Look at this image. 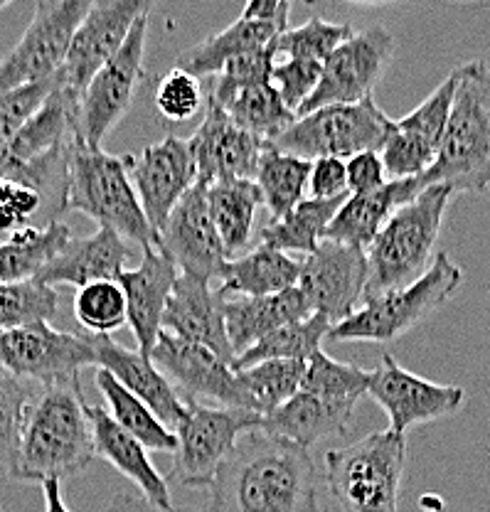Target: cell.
Instances as JSON below:
<instances>
[{"label":"cell","instance_id":"obj_1","mask_svg":"<svg viewBox=\"0 0 490 512\" xmlns=\"http://www.w3.org/2000/svg\"><path fill=\"white\" fill-rule=\"evenodd\" d=\"M207 490L210 512H321L311 451L262 429L237 441Z\"/></svg>","mask_w":490,"mask_h":512},{"label":"cell","instance_id":"obj_2","mask_svg":"<svg viewBox=\"0 0 490 512\" xmlns=\"http://www.w3.org/2000/svg\"><path fill=\"white\" fill-rule=\"evenodd\" d=\"M92 426L79 377L40 387L25 412L13 480L45 483L79 476L94 461Z\"/></svg>","mask_w":490,"mask_h":512},{"label":"cell","instance_id":"obj_3","mask_svg":"<svg viewBox=\"0 0 490 512\" xmlns=\"http://www.w3.org/2000/svg\"><path fill=\"white\" fill-rule=\"evenodd\" d=\"M454 101L434 165L419 175V188L446 185L483 195L490 190V69L483 60L461 64L454 72Z\"/></svg>","mask_w":490,"mask_h":512},{"label":"cell","instance_id":"obj_4","mask_svg":"<svg viewBox=\"0 0 490 512\" xmlns=\"http://www.w3.org/2000/svg\"><path fill=\"white\" fill-rule=\"evenodd\" d=\"M454 190L431 185L399 207L387 220L367 252V298L397 291L419 281L434 261L436 242Z\"/></svg>","mask_w":490,"mask_h":512},{"label":"cell","instance_id":"obj_5","mask_svg":"<svg viewBox=\"0 0 490 512\" xmlns=\"http://www.w3.org/2000/svg\"><path fill=\"white\" fill-rule=\"evenodd\" d=\"M67 210L92 217L124 242L156 247L158 234L148 224L133 190L124 156L74 141L67 158Z\"/></svg>","mask_w":490,"mask_h":512},{"label":"cell","instance_id":"obj_6","mask_svg":"<svg viewBox=\"0 0 490 512\" xmlns=\"http://www.w3.org/2000/svg\"><path fill=\"white\" fill-rule=\"evenodd\" d=\"M407 439L375 431L326 453L328 493L343 512H399Z\"/></svg>","mask_w":490,"mask_h":512},{"label":"cell","instance_id":"obj_7","mask_svg":"<svg viewBox=\"0 0 490 512\" xmlns=\"http://www.w3.org/2000/svg\"><path fill=\"white\" fill-rule=\"evenodd\" d=\"M463 281L461 266L446 252H439L429 271L414 284L367 298L353 316L340 320L328 333L338 343H392L407 335L426 316L439 311Z\"/></svg>","mask_w":490,"mask_h":512},{"label":"cell","instance_id":"obj_8","mask_svg":"<svg viewBox=\"0 0 490 512\" xmlns=\"http://www.w3.org/2000/svg\"><path fill=\"white\" fill-rule=\"evenodd\" d=\"M392 126L394 121L370 96L358 104H330L298 116L269 146L306 160H345L362 151L380 153Z\"/></svg>","mask_w":490,"mask_h":512},{"label":"cell","instance_id":"obj_9","mask_svg":"<svg viewBox=\"0 0 490 512\" xmlns=\"http://www.w3.org/2000/svg\"><path fill=\"white\" fill-rule=\"evenodd\" d=\"M264 416L232 407H207L185 402L175 426L178 448L173 453V478L183 488H210L222 463L247 431L262 429Z\"/></svg>","mask_w":490,"mask_h":512},{"label":"cell","instance_id":"obj_10","mask_svg":"<svg viewBox=\"0 0 490 512\" xmlns=\"http://www.w3.org/2000/svg\"><path fill=\"white\" fill-rule=\"evenodd\" d=\"M94 0H37L33 20L0 60V96L52 79L67 60L72 37Z\"/></svg>","mask_w":490,"mask_h":512},{"label":"cell","instance_id":"obj_11","mask_svg":"<svg viewBox=\"0 0 490 512\" xmlns=\"http://www.w3.org/2000/svg\"><path fill=\"white\" fill-rule=\"evenodd\" d=\"M151 13L141 15L133 25L124 47L99 69L79 96L77 141L89 148H101V141L114 131L131 109L138 87L146 77V37Z\"/></svg>","mask_w":490,"mask_h":512},{"label":"cell","instance_id":"obj_12","mask_svg":"<svg viewBox=\"0 0 490 512\" xmlns=\"http://www.w3.org/2000/svg\"><path fill=\"white\" fill-rule=\"evenodd\" d=\"M92 365H97L92 335L55 330L47 320L0 333V367L40 387L72 380Z\"/></svg>","mask_w":490,"mask_h":512},{"label":"cell","instance_id":"obj_13","mask_svg":"<svg viewBox=\"0 0 490 512\" xmlns=\"http://www.w3.org/2000/svg\"><path fill=\"white\" fill-rule=\"evenodd\" d=\"M392 57L394 37L390 30L377 25L365 32H353L323 62L321 82L296 116L311 114L330 104H358L362 99H370Z\"/></svg>","mask_w":490,"mask_h":512},{"label":"cell","instance_id":"obj_14","mask_svg":"<svg viewBox=\"0 0 490 512\" xmlns=\"http://www.w3.org/2000/svg\"><path fill=\"white\" fill-rule=\"evenodd\" d=\"M151 5L153 0H94L74 32L55 82L74 96H82L94 74L124 47L136 20L151 13Z\"/></svg>","mask_w":490,"mask_h":512},{"label":"cell","instance_id":"obj_15","mask_svg":"<svg viewBox=\"0 0 490 512\" xmlns=\"http://www.w3.org/2000/svg\"><path fill=\"white\" fill-rule=\"evenodd\" d=\"M151 360L175 392L185 394V402L247 409L234 365L205 345L188 343L161 330Z\"/></svg>","mask_w":490,"mask_h":512},{"label":"cell","instance_id":"obj_16","mask_svg":"<svg viewBox=\"0 0 490 512\" xmlns=\"http://www.w3.org/2000/svg\"><path fill=\"white\" fill-rule=\"evenodd\" d=\"M367 394L380 404L390 421V431L399 436L417 424H429L456 414L466 402V389L424 380L404 370L387 352L382 355L380 367L370 370Z\"/></svg>","mask_w":490,"mask_h":512},{"label":"cell","instance_id":"obj_17","mask_svg":"<svg viewBox=\"0 0 490 512\" xmlns=\"http://www.w3.org/2000/svg\"><path fill=\"white\" fill-rule=\"evenodd\" d=\"M367 286V252L353 244L323 239L316 252L301 261L298 291L313 313L330 323L353 316Z\"/></svg>","mask_w":490,"mask_h":512},{"label":"cell","instance_id":"obj_18","mask_svg":"<svg viewBox=\"0 0 490 512\" xmlns=\"http://www.w3.org/2000/svg\"><path fill=\"white\" fill-rule=\"evenodd\" d=\"M138 202L153 232H161L173 207L197 183L193 153L185 138L168 136L136 156H124Z\"/></svg>","mask_w":490,"mask_h":512},{"label":"cell","instance_id":"obj_19","mask_svg":"<svg viewBox=\"0 0 490 512\" xmlns=\"http://www.w3.org/2000/svg\"><path fill=\"white\" fill-rule=\"evenodd\" d=\"M156 247H161L173 259L180 274L205 281L220 279L229 256L210 217L205 183L197 180L193 188L180 197L158 232Z\"/></svg>","mask_w":490,"mask_h":512},{"label":"cell","instance_id":"obj_20","mask_svg":"<svg viewBox=\"0 0 490 512\" xmlns=\"http://www.w3.org/2000/svg\"><path fill=\"white\" fill-rule=\"evenodd\" d=\"M454 74L444 79L412 114L394 121L380 158L390 180L419 178L434 165L454 101Z\"/></svg>","mask_w":490,"mask_h":512},{"label":"cell","instance_id":"obj_21","mask_svg":"<svg viewBox=\"0 0 490 512\" xmlns=\"http://www.w3.org/2000/svg\"><path fill=\"white\" fill-rule=\"evenodd\" d=\"M188 146L197 180L210 185L217 180H254L269 141L239 128L210 96L205 119L188 138Z\"/></svg>","mask_w":490,"mask_h":512},{"label":"cell","instance_id":"obj_22","mask_svg":"<svg viewBox=\"0 0 490 512\" xmlns=\"http://www.w3.org/2000/svg\"><path fill=\"white\" fill-rule=\"evenodd\" d=\"M178 266L161 247H143V259L136 269L119 274V286L126 296V323L131 325L138 352L151 357L163 330V313L173 293Z\"/></svg>","mask_w":490,"mask_h":512},{"label":"cell","instance_id":"obj_23","mask_svg":"<svg viewBox=\"0 0 490 512\" xmlns=\"http://www.w3.org/2000/svg\"><path fill=\"white\" fill-rule=\"evenodd\" d=\"M163 330L188 343L205 345L234 365L225 323V296L212 291L210 281L178 274L163 313Z\"/></svg>","mask_w":490,"mask_h":512},{"label":"cell","instance_id":"obj_24","mask_svg":"<svg viewBox=\"0 0 490 512\" xmlns=\"http://www.w3.org/2000/svg\"><path fill=\"white\" fill-rule=\"evenodd\" d=\"M92 343L97 352V367L109 372L116 382L146 402L165 426L175 429L185 414V402L173 384L165 380L163 372L153 365L151 357L114 343L109 335H92Z\"/></svg>","mask_w":490,"mask_h":512},{"label":"cell","instance_id":"obj_25","mask_svg":"<svg viewBox=\"0 0 490 512\" xmlns=\"http://www.w3.org/2000/svg\"><path fill=\"white\" fill-rule=\"evenodd\" d=\"M87 416L89 426H92V439L97 456L104 458L106 463H111L131 483H136V488L141 490L148 503L163 510L173 508V495H170L168 480L151 463L148 448L141 441L133 439L131 434H126L111 419V414L104 407H99V404H87Z\"/></svg>","mask_w":490,"mask_h":512},{"label":"cell","instance_id":"obj_26","mask_svg":"<svg viewBox=\"0 0 490 512\" xmlns=\"http://www.w3.org/2000/svg\"><path fill=\"white\" fill-rule=\"evenodd\" d=\"M355 407H358V402L326 399L298 389L284 407L264 416L262 431L311 451L321 441L343 436L353 424Z\"/></svg>","mask_w":490,"mask_h":512},{"label":"cell","instance_id":"obj_27","mask_svg":"<svg viewBox=\"0 0 490 512\" xmlns=\"http://www.w3.org/2000/svg\"><path fill=\"white\" fill-rule=\"evenodd\" d=\"M129 259V242L111 229L99 227L82 239H69L60 254L40 271L37 279L55 288L57 284L87 286L94 281H116Z\"/></svg>","mask_w":490,"mask_h":512},{"label":"cell","instance_id":"obj_28","mask_svg":"<svg viewBox=\"0 0 490 512\" xmlns=\"http://www.w3.org/2000/svg\"><path fill=\"white\" fill-rule=\"evenodd\" d=\"M311 316L313 311L308 308L298 286L274 293V296L225 298V323L234 357L257 345L259 340L271 335L274 330Z\"/></svg>","mask_w":490,"mask_h":512},{"label":"cell","instance_id":"obj_29","mask_svg":"<svg viewBox=\"0 0 490 512\" xmlns=\"http://www.w3.org/2000/svg\"><path fill=\"white\" fill-rule=\"evenodd\" d=\"M419 192L422 188L417 178H404L387 180L380 190L367 195H348L335 212L333 222L328 224L326 239L367 249L394 212Z\"/></svg>","mask_w":490,"mask_h":512},{"label":"cell","instance_id":"obj_30","mask_svg":"<svg viewBox=\"0 0 490 512\" xmlns=\"http://www.w3.org/2000/svg\"><path fill=\"white\" fill-rule=\"evenodd\" d=\"M301 261L286 252L262 247L229 259L222 269V286L217 291L225 298L234 296H274L298 286Z\"/></svg>","mask_w":490,"mask_h":512},{"label":"cell","instance_id":"obj_31","mask_svg":"<svg viewBox=\"0 0 490 512\" xmlns=\"http://www.w3.org/2000/svg\"><path fill=\"white\" fill-rule=\"evenodd\" d=\"M279 32H284L274 23H257V20L237 18L229 28L217 35L205 37L202 42L185 50L178 57V67L190 72L193 77H215L225 69L227 62L237 57L249 55V52L264 50Z\"/></svg>","mask_w":490,"mask_h":512},{"label":"cell","instance_id":"obj_32","mask_svg":"<svg viewBox=\"0 0 490 512\" xmlns=\"http://www.w3.org/2000/svg\"><path fill=\"white\" fill-rule=\"evenodd\" d=\"M207 207L227 256L234 259L252 242L254 215L262 207V192L254 180H217L207 185Z\"/></svg>","mask_w":490,"mask_h":512},{"label":"cell","instance_id":"obj_33","mask_svg":"<svg viewBox=\"0 0 490 512\" xmlns=\"http://www.w3.org/2000/svg\"><path fill=\"white\" fill-rule=\"evenodd\" d=\"M72 229L65 222L47 227H25L0 242V284H18L40 276V271L65 249Z\"/></svg>","mask_w":490,"mask_h":512},{"label":"cell","instance_id":"obj_34","mask_svg":"<svg viewBox=\"0 0 490 512\" xmlns=\"http://www.w3.org/2000/svg\"><path fill=\"white\" fill-rule=\"evenodd\" d=\"M345 197H330V200H308L298 202L289 215L281 220H271L262 227V247L276 249V252H301L311 254L316 252L318 244L326 239L328 224L333 222L335 212L343 205Z\"/></svg>","mask_w":490,"mask_h":512},{"label":"cell","instance_id":"obj_35","mask_svg":"<svg viewBox=\"0 0 490 512\" xmlns=\"http://www.w3.org/2000/svg\"><path fill=\"white\" fill-rule=\"evenodd\" d=\"M97 387L106 399V412L111 414V419L131 434L133 439L141 441L148 451L158 453H175L178 448V436L170 426H165L158 419L156 412L148 407L146 402L131 394L124 384H119L106 370H97Z\"/></svg>","mask_w":490,"mask_h":512},{"label":"cell","instance_id":"obj_36","mask_svg":"<svg viewBox=\"0 0 490 512\" xmlns=\"http://www.w3.org/2000/svg\"><path fill=\"white\" fill-rule=\"evenodd\" d=\"M308 175H311V160L281 153L271 146L266 148L254 183L262 192V205L269 210L271 220H281L298 202L306 200L303 195L308 188Z\"/></svg>","mask_w":490,"mask_h":512},{"label":"cell","instance_id":"obj_37","mask_svg":"<svg viewBox=\"0 0 490 512\" xmlns=\"http://www.w3.org/2000/svg\"><path fill=\"white\" fill-rule=\"evenodd\" d=\"M306 362L301 360H266L237 370L239 389L249 412L259 416L274 414L301 389Z\"/></svg>","mask_w":490,"mask_h":512},{"label":"cell","instance_id":"obj_38","mask_svg":"<svg viewBox=\"0 0 490 512\" xmlns=\"http://www.w3.org/2000/svg\"><path fill=\"white\" fill-rule=\"evenodd\" d=\"M333 323L321 313H313L311 318L296 320V323L284 325L271 335L259 340L257 345L247 348L242 355L234 357V370H244L257 362L266 360H301L308 362L321 343L328 338Z\"/></svg>","mask_w":490,"mask_h":512},{"label":"cell","instance_id":"obj_39","mask_svg":"<svg viewBox=\"0 0 490 512\" xmlns=\"http://www.w3.org/2000/svg\"><path fill=\"white\" fill-rule=\"evenodd\" d=\"M222 109L227 111L229 119L239 128L269 143L276 136H281L298 119L294 111L284 104L279 89L271 82L242 89V92H237L232 99L225 101Z\"/></svg>","mask_w":490,"mask_h":512},{"label":"cell","instance_id":"obj_40","mask_svg":"<svg viewBox=\"0 0 490 512\" xmlns=\"http://www.w3.org/2000/svg\"><path fill=\"white\" fill-rule=\"evenodd\" d=\"M33 397V382L0 367V476L5 478H13L18 468L25 412Z\"/></svg>","mask_w":490,"mask_h":512},{"label":"cell","instance_id":"obj_41","mask_svg":"<svg viewBox=\"0 0 490 512\" xmlns=\"http://www.w3.org/2000/svg\"><path fill=\"white\" fill-rule=\"evenodd\" d=\"M353 35V28L345 23H330L323 18L306 20L298 28H286L271 40V52L276 60H303L323 64L330 52L343 45Z\"/></svg>","mask_w":490,"mask_h":512},{"label":"cell","instance_id":"obj_42","mask_svg":"<svg viewBox=\"0 0 490 512\" xmlns=\"http://www.w3.org/2000/svg\"><path fill=\"white\" fill-rule=\"evenodd\" d=\"M367 387H370V372L358 365L333 360L323 350L313 352L301 380L303 392L340 399V402H360L367 394Z\"/></svg>","mask_w":490,"mask_h":512},{"label":"cell","instance_id":"obj_43","mask_svg":"<svg viewBox=\"0 0 490 512\" xmlns=\"http://www.w3.org/2000/svg\"><path fill=\"white\" fill-rule=\"evenodd\" d=\"M57 316V291L40 279L0 284V333Z\"/></svg>","mask_w":490,"mask_h":512},{"label":"cell","instance_id":"obj_44","mask_svg":"<svg viewBox=\"0 0 490 512\" xmlns=\"http://www.w3.org/2000/svg\"><path fill=\"white\" fill-rule=\"evenodd\" d=\"M74 318L89 335H111L126 323V296L119 281H94L77 288Z\"/></svg>","mask_w":490,"mask_h":512},{"label":"cell","instance_id":"obj_45","mask_svg":"<svg viewBox=\"0 0 490 512\" xmlns=\"http://www.w3.org/2000/svg\"><path fill=\"white\" fill-rule=\"evenodd\" d=\"M271 67H274V52H271V42L264 50L249 52V55L237 57V60L227 62L220 74H215L212 82V99L217 104H225L234 94L242 92L247 87H257V84L271 82Z\"/></svg>","mask_w":490,"mask_h":512},{"label":"cell","instance_id":"obj_46","mask_svg":"<svg viewBox=\"0 0 490 512\" xmlns=\"http://www.w3.org/2000/svg\"><path fill=\"white\" fill-rule=\"evenodd\" d=\"M156 106L163 119L188 121L202 106V84L185 69L173 67L156 87Z\"/></svg>","mask_w":490,"mask_h":512},{"label":"cell","instance_id":"obj_47","mask_svg":"<svg viewBox=\"0 0 490 512\" xmlns=\"http://www.w3.org/2000/svg\"><path fill=\"white\" fill-rule=\"evenodd\" d=\"M52 89H55V77L0 96V151L13 141L15 133L25 126V121L45 104Z\"/></svg>","mask_w":490,"mask_h":512},{"label":"cell","instance_id":"obj_48","mask_svg":"<svg viewBox=\"0 0 490 512\" xmlns=\"http://www.w3.org/2000/svg\"><path fill=\"white\" fill-rule=\"evenodd\" d=\"M323 64L303 62V60H276L271 67V84L279 89L281 99L294 114H298L306 99L316 92L321 82Z\"/></svg>","mask_w":490,"mask_h":512},{"label":"cell","instance_id":"obj_49","mask_svg":"<svg viewBox=\"0 0 490 512\" xmlns=\"http://www.w3.org/2000/svg\"><path fill=\"white\" fill-rule=\"evenodd\" d=\"M348 170V195H367L380 190L387 183L385 163L377 151H362L345 160Z\"/></svg>","mask_w":490,"mask_h":512},{"label":"cell","instance_id":"obj_50","mask_svg":"<svg viewBox=\"0 0 490 512\" xmlns=\"http://www.w3.org/2000/svg\"><path fill=\"white\" fill-rule=\"evenodd\" d=\"M308 190L316 200L348 195V170L343 158H316L311 160V175H308Z\"/></svg>","mask_w":490,"mask_h":512},{"label":"cell","instance_id":"obj_51","mask_svg":"<svg viewBox=\"0 0 490 512\" xmlns=\"http://www.w3.org/2000/svg\"><path fill=\"white\" fill-rule=\"evenodd\" d=\"M291 3L294 0H247L239 18L257 20V23H274L286 30L291 15Z\"/></svg>","mask_w":490,"mask_h":512},{"label":"cell","instance_id":"obj_52","mask_svg":"<svg viewBox=\"0 0 490 512\" xmlns=\"http://www.w3.org/2000/svg\"><path fill=\"white\" fill-rule=\"evenodd\" d=\"M106 512H195V510H180V508H156V505L148 503L143 495H131V493H119L109 503V510Z\"/></svg>","mask_w":490,"mask_h":512},{"label":"cell","instance_id":"obj_53","mask_svg":"<svg viewBox=\"0 0 490 512\" xmlns=\"http://www.w3.org/2000/svg\"><path fill=\"white\" fill-rule=\"evenodd\" d=\"M42 495H45V512H72L62 498L60 480H45L42 483Z\"/></svg>","mask_w":490,"mask_h":512},{"label":"cell","instance_id":"obj_54","mask_svg":"<svg viewBox=\"0 0 490 512\" xmlns=\"http://www.w3.org/2000/svg\"><path fill=\"white\" fill-rule=\"evenodd\" d=\"M451 3H478V0H451Z\"/></svg>","mask_w":490,"mask_h":512},{"label":"cell","instance_id":"obj_55","mask_svg":"<svg viewBox=\"0 0 490 512\" xmlns=\"http://www.w3.org/2000/svg\"><path fill=\"white\" fill-rule=\"evenodd\" d=\"M10 3H13V0H0V10H3L5 5H10Z\"/></svg>","mask_w":490,"mask_h":512}]
</instances>
